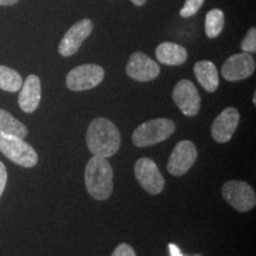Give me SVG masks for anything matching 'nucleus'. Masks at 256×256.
Returning a JSON list of instances; mask_svg holds the SVG:
<instances>
[{
	"label": "nucleus",
	"instance_id": "f257e3e1",
	"mask_svg": "<svg viewBox=\"0 0 256 256\" xmlns=\"http://www.w3.org/2000/svg\"><path fill=\"white\" fill-rule=\"evenodd\" d=\"M86 140L92 154L106 159L119 151L121 144L119 130L112 121L104 118H98L92 121Z\"/></svg>",
	"mask_w": 256,
	"mask_h": 256
},
{
	"label": "nucleus",
	"instance_id": "f03ea898",
	"mask_svg": "<svg viewBox=\"0 0 256 256\" xmlns=\"http://www.w3.org/2000/svg\"><path fill=\"white\" fill-rule=\"evenodd\" d=\"M88 194L96 200H106L113 192V168L106 158L94 156L89 159L84 174Z\"/></svg>",
	"mask_w": 256,
	"mask_h": 256
},
{
	"label": "nucleus",
	"instance_id": "7ed1b4c3",
	"mask_svg": "<svg viewBox=\"0 0 256 256\" xmlns=\"http://www.w3.org/2000/svg\"><path fill=\"white\" fill-rule=\"evenodd\" d=\"M176 130V124L171 119L159 118L138 126L132 136V142L136 147H146L168 139Z\"/></svg>",
	"mask_w": 256,
	"mask_h": 256
},
{
	"label": "nucleus",
	"instance_id": "20e7f679",
	"mask_svg": "<svg viewBox=\"0 0 256 256\" xmlns=\"http://www.w3.org/2000/svg\"><path fill=\"white\" fill-rule=\"evenodd\" d=\"M0 152L23 168H34L38 162V154L34 147L17 136H0Z\"/></svg>",
	"mask_w": 256,
	"mask_h": 256
},
{
	"label": "nucleus",
	"instance_id": "39448f33",
	"mask_svg": "<svg viewBox=\"0 0 256 256\" xmlns=\"http://www.w3.org/2000/svg\"><path fill=\"white\" fill-rule=\"evenodd\" d=\"M222 196L229 206L240 212H247L256 206L254 188L246 182L229 180L223 185Z\"/></svg>",
	"mask_w": 256,
	"mask_h": 256
},
{
	"label": "nucleus",
	"instance_id": "423d86ee",
	"mask_svg": "<svg viewBox=\"0 0 256 256\" xmlns=\"http://www.w3.org/2000/svg\"><path fill=\"white\" fill-rule=\"evenodd\" d=\"M104 78V70L98 64H83L70 70L66 87L72 92L89 90L98 87Z\"/></svg>",
	"mask_w": 256,
	"mask_h": 256
},
{
	"label": "nucleus",
	"instance_id": "0eeeda50",
	"mask_svg": "<svg viewBox=\"0 0 256 256\" xmlns=\"http://www.w3.org/2000/svg\"><path fill=\"white\" fill-rule=\"evenodd\" d=\"M134 174L142 188L148 194H158L164 190L165 179L152 159L140 158L138 160L134 165Z\"/></svg>",
	"mask_w": 256,
	"mask_h": 256
},
{
	"label": "nucleus",
	"instance_id": "6e6552de",
	"mask_svg": "<svg viewBox=\"0 0 256 256\" xmlns=\"http://www.w3.org/2000/svg\"><path fill=\"white\" fill-rule=\"evenodd\" d=\"M172 98L182 113L186 116H194L200 110V95L190 80H180L176 84Z\"/></svg>",
	"mask_w": 256,
	"mask_h": 256
},
{
	"label": "nucleus",
	"instance_id": "1a4fd4ad",
	"mask_svg": "<svg viewBox=\"0 0 256 256\" xmlns=\"http://www.w3.org/2000/svg\"><path fill=\"white\" fill-rule=\"evenodd\" d=\"M197 159V148L194 142L183 140L174 146L168 162V171L170 174L183 176L192 168Z\"/></svg>",
	"mask_w": 256,
	"mask_h": 256
},
{
	"label": "nucleus",
	"instance_id": "9d476101",
	"mask_svg": "<svg viewBox=\"0 0 256 256\" xmlns=\"http://www.w3.org/2000/svg\"><path fill=\"white\" fill-rule=\"evenodd\" d=\"M92 28H94V24H92V19L88 18L82 19V20L74 24L60 40L58 52L63 57L75 55L81 48L83 42L90 36Z\"/></svg>",
	"mask_w": 256,
	"mask_h": 256
},
{
	"label": "nucleus",
	"instance_id": "9b49d317",
	"mask_svg": "<svg viewBox=\"0 0 256 256\" xmlns=\"http://www.w3.org/2000/svg\"><path fill=\"white\" fill-rule=\"evenodd\" d=\"M255 60L250 54H235L226 60L222 66L223 78L229 82L242 81L248 78L255 72Z\"/></svg>",
	"mask_w": 256,
	"mask_h": 256
},
{
	"label": "nucleus",
	"instance_id": "f8f14e48",
	"mask_svg": "<svg viewBox=\"0 0 256 256\" xmlns=\"http://www.w3.org/2000/svg\"><path fill=\"white\" fill-rule=\"evenodd\" d=\"M126 72L136 81L148 82L158 78L160 66L144 52H134L128 60Z\"/></svg>",
	"mask_w": 256,
	"mask_h": 256
},
{
	"label": "nucleus",
	"instance_id": "ddd939ff",
	"mask_svg": "<svg viewBox=\"0 0 256 256\" xmlns=\"http://www.w3.org/2000/svg\"><path fill=\"white\" fill-rule=\"evenodd\" d=\"M240 122V113L236 108H226L214 120L211 126V136L214 140L220 144L228 142L232 139L234 133Z\"/></svg>",
	"mask_w": 256,
	"mask_h": 256
},
{
	"label": "nucleus",
	"instance_id": "4468645a",
	"mask_svg": "<svg viewBox=\"0 0 256 256\" xmlns=\"http://www.w3.org/2000/svg\"><path fill=\"white\" fill-rule=\"evenodd\" d=\"M18 104L22 110L25 113H34L40 106L42 98L40 80L37 75H30L23 82V86L19 89Z\"/></svg>",
	"mask_w": 256,
	"mask_h": 256
},
{
	"label": "nucleus",
	"instance_id": "2eb2a0df",
	"mask_svg": "<svg viewBox=\"0 0 256 256\" xmlns=\"http://www.w3.org/2000/svg\"><path fill=\"white\" fill-rule=\"evenodd\" d=\"M156 60L165 66H182L186 62L188 51L184 46L172 42H164L156 48Z\"/></svg>",
	"mask_w": 256,
	"mask_h": 256
},
{
	"label": "nucleus",
	"instance_id": "dca6fc26",
	"mask_svg": "<svg viewBox=\"0 0 256 256\" xmlns=\"http://www.w3.org/2000/svg\"><path fill=\"white\" fill-rule=\"evenodd\" d=\"M194 75L200 84L209 92H215L220 86L218 72L210 60H200L194 66Z\"/></svg>",
	"mask_w": 256,
	"mask_h": 256
},
{
	"label": "nucleus",
	"instance_id": "f3484780",
	"mask_svg": "<svg viewBox=\"0 0 256 256\" xmlns=\"http://www.w3.org/2000/svg\"><path fill=\"white\" fill-rule=\"evenodd\" d=\"M0 136H12L25 139L28 128L8 110L0 108Z\"/></svg>",
	"mask_w": 256,
	"mask_h": 256
},
{
	"label": "nucleus",
	"instance_id": "a211bd4d",
	"mask_svg": "<svg viewBox=\"0 0 256 256\" xmlns=\"http://www.w3.org/2000/svg\"><path fill=\"white\" fill-rule=\"evenodd\" d=\"M23 86V78L16 70L0 66V89L5 92H18Z\"/></svg>",
	"mask_w": 256,
	"mask_h": 256
},
{
	"label": "nucleus",
	"instance_id": "6ab92c4d",
	"mask_svg": "<svg viewBox=\"0 0 256 256\" xmlns=\"http://www.w3.org/2000/svg\"><path fill=\"white\" fill-rule=\"evenodd\" d=\"M224 28V14L222 10L212 8L206 16V34L208 38H216Z\"/></svg>",
	"mask_w": 256,
	"mask_h": 256
},
{
	"label": "nucleus",
	"instance_id": "aec40b11",
	"mask_svg": "<svg viewBox=\"0 0 256 256\" xmlns=\"http://www.w3.org/2000/svg\"><path fill=\"white\" fill-rule=\"evenodd\" d=\"M204 2L206 0H185V4L180 11H179V14L183 18L192 17V16H194L200 11L202 5L204 4Z\"/></svg>",
	"mask_w": 256,
	"mask_h": 256
},
{
	"label": "nucleus",
	"instance_id": "412c9836",
	"mask_svg": "<svg viewBox=\"0 0 256 256\" xmlns=\"http://www.w3.org/2000/svg\"><path fill=\"white\" fill-rule=\"evenodd\" d=\"M241 48L243 52L247 54H255L256 52V30L255 28H249V31L246 34L244 40H242Z\"/></svg>",
	"mask_w": 256,
	"mask_h": 256
},
{
	"label": "nucleus",
	"instance_id": "4be33fe9",
	"mask_svg": "<svg viewBox=\"0 0 256 256\" xmlns=\"http://www.w3.org/2000/svg\"><path fill=\"white\" fill-rule=\"evenodd\" d=\"M112 256H136V250L127 243H121L113 252Z\"/></svg>",
	"mask_w": 256,
	"mask_h": 256
},
{
	"label": "nucleus",
	"instance_id": "5701e85b",
	"mask_svg": "<svg viewBox=\"0 0 256 256\" xmlns=\"http://www.w3.org/2000/svg\"><path fill=\"white\" fill-rule=\"evenodd\" d=\"M6 182H8V171H6V168L2 164V162H0V197H2V192L5 190Z\"/></svg>",
	"mask_w": 256,
	"mask_h": 256
},
{
	"label": "nucleus",
	"instance_id": "b1692460",
	"mask_svg": "<svg viewBox=\"0 0 256 256\" xmlns=\"http://www.w3.org/2000/svg\"><path fill=\"white\" fill-rule=\"evenodd\" d=\"M168 248H170V252H171V256H183L180 252V249L178 248V246L174 244V243H170Z\"/></svg>",
	"mask_w": 256,
	"mask_h": 256
},
{
	"label": "nucleus",
	"instance_id": "393cba45",
	"mask_svg": "<svg viewBox=\"0 0 256 256\" xmlns=\"http://www.w3.org/2000/svg\"><path fill=\"white\" fill-rule=\"evenodd\" d=\"M19 0H0V5L2 6H11L17 4Z\"/></svg>",
	"mask_w": 256,
	"mask_h": 256
},
{
	"label": "nucleus",
	"instance_id": "a878e982",
	"mask_svg": "<svg viewBox=\"0 0 256 256\" xmlns=\"http://www.w3.org/2000/svg\"><path fill=\"white\" fill-rule=\"evenodd\" d=\"M130 2H132L136 6H142V5H145V2H147V0H130Z\"/></svg>",
	"mask_w": 256,
	"mask_h": 256
}]
</instances>
